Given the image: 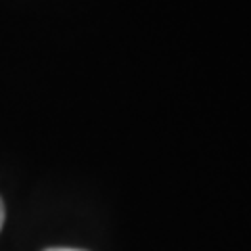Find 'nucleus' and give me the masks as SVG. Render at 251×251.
Returning a JSON list of instances; mask_svg holds the SVG:
<instances>
[{
    "mask_svg": "<svg viewBox=\"0 0 251 251\" xmlns=\"http://www.w3.org/2000/svg\"><path fill=\"white\" fill-rule=\"evenodd\" d=\"M44 251H84V249H72V247H50V249H44Z\"/></svg>",
    "mask_w": 251,
    "mask_h": 251,
    "instance_id": "nucleus-1",
    "label": "nucleus"
},
{
    "mask_svg": "<svg viewBox=\"0 0 251 251\" xmlns=\"http://www.w3.org/2000/svg\"><path fill=\"white\" fill-rule=\"evenodd\" d=\"M2 224H4V203L0 199V228H2Z\"/></svg>",
    "mask_w": 251,
    "mask_h": 251,
    "instance_id": "nucleus-2",
    "label": "nucleus"
}]
</instances>
